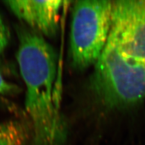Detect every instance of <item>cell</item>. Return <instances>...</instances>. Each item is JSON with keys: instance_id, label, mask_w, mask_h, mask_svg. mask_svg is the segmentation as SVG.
<instances>
[{"instance_id": "obj_1", "label": "cell", "mask_w": 145, "mask_h": 145, "mask_svg": "<svg viewBox=\"0 0 145 145\" xmlns=\"http://www.w3.org/2000/svg\"><path fill=\"white\" fill-rule=\"evenodd\" d=\"M16 59L26 87L25 108L33 124L35 145H61L65 125L55 101L56 56L41 36L18 27Z\"/></svg>"}, {"instance_id": "obj_6", "label": "cell", "mask_w": 145, "mask_h": 145, "mask_svg": "<svg viewBox=\"0 0 145 145\" xmlns=\"http://www.w3.org/2000/svg\"><path fill=\"white\" fill-rule=\"evenodd\" d=\"M28 133L25 126L16 121L0 123V145H26Z\"/></svg>"}, {"instance_id": "obj_8", "label": "cell", "mask_w": 145, "mask_h": 145, "mask_svg": "<svg viewBox=\"0 0 145 145\" xmlns=\"http://www.w3.org/2000/svg\"><path fill=\"white\" fill-rule=\"evenodd\" d=\"M17 86L9 83L4 79L3 76L0 72V94H14L18 91Z\"/></svg>"}, {"instance_id": "obj_5", "label": "cell", "mask_w": 145, "mask_h": 145, "mask_svg": "<svg viewBox=\"0 0 145 145\" xmlns=\"http://www.w3.org/2000/svg\"><path fill=\"white\" fill-rule=\"evenodd\" d=\"M4 3L20 20L31 28L48 37L56 34L63 1L15 0Z\"/></svg>"}, {"instance_id": "obj_7", "label": "cell", "mask_w": 145, "mask_h": 145, "mask_svg": "<svg viewBox=\"0 0 145 145\" xmlns=\"http://www.w3.org/2000/svg\"><path fill=\"white\" fill-rule=\"evenodd\" d=\"M9 38L10 33L8 30L0 15V55L6 48Z\"/></svg>"}, {"instance_id": "obj_3", "label": "cell", "mask_w": 145, "mask_h": 145, "mask_svg": "<svg viewBox=\"0 0 145 145\" xmlns=\"http://www.w3.org/2000/svg\"><path fill=\"white\" fill-rule=\"evenodd\" d=\"M112 1H78L74 4L70 31L72 65L84 70L96 64L110 32Z\"/></svg>"}, {"instance_id": "obj_4", "label": "cell", "mask_w": 145, "mask_h": 145, "mask_svg": "<svg viewBox=\"0 0 145 145\" xmlns=\"http://www.w3.org/2000/svg\"><path fill=\"white\" fill-rule=\"evenodd\" d=\"M107 42L124 55L145 62V0L112 1Z\"/></svg>"}, {"instance_id": "obj_2", "label": "cell", "mask_w": 145, "mask_h": 145, "mask_svg": "<svg viewBox=\"0 0 145 145\" xmlns=\"http://www.w3.org/2000/svg\"><path fill=\"white\" fill-rule=\"evenodd\" d=\"M93 87L110 108L138 102L145 97V62L124 55L107 42L96 63Z\"/></svg>"}]
</instances>
